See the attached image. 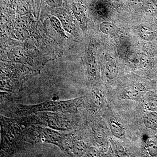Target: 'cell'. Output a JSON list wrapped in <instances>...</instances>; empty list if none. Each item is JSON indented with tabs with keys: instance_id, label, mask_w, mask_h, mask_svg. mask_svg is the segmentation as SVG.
Instances as JSON below:
<instances>
[{
	"instance_id": "6da1fadb",
	"label": "cell",
	"mask_w": 157,
	"mask_h": 157,
	"mask_svg": "<svg viewBox=\"0 0 157 157\" xmlns=\"http://www.w3.org/2000/svg\"><path fill=\"white\" fill-rule=\"evenodd\" d=\"M84 97L69 101H47L41 104L30 106L21 105V110L29 113L49 111L63 113H75L81 106Z\"/></svg>"
},
{
	"instance_id": "7a4b0ae2",
	"label": "cell",
	"mask_w": 157,
	"mask_h": 157,
	"mask_svg": "<svg viewBox=\"0 0 157 157\" xmlns=\"http://www.w3.org/2000/svg\"><path fill=\"white\" fill-rule=\"evenodd\" d=\"M34 131H35L34 136L37 140H40L46 143L53 144L58 146L62 150L64 148V137L58 132L51 129L41 127L37 128Z\"/></svg>"
},
{
	"instance_id": "3957f363",
	"label": "cell",
	"mask_w": 157,
	"mask_h": 157,
	"mask_svg": "<svg viewBox=\"0 0 157 157\" xmlns=\"http://www.w3.org/2000/svg\"><path fill=\"white\" fill-rule=\"evenodd\" d=\"M64 117L63 116L52 113H48L45 116L48 127L60 131L68 130L70 126L69 119Z\"/></svg>"
},
{
	"instance_id": "277c9868",
	"label": "cell",
	"mask_w": 157,
	"mask_h": 157,
	"mask_svg": "<svg viewBox=\"0 0 157 157\" xmlns=\"http://www.w3.org/2000/svg\"><path fill=\"white\" fill-rule=\"evenodd\" d=\"M71 151L77 156H81L86 153L88 148L86 144L82 141H75L69 146Z\"/></svg>"
},
{
	"instance_id": "5b68a950",
	"label": "cell",
	"mask_w": 157,
	"mask_h": 157,
	"mask_svg": "<svg viewBox=\"0 0 157 157\" xmlns=\"http://www.w3.org/2000/svg\"><path fill=\"white\" fill-rule=\"evenodd\" d=\"M109 125L113 135L116 137L121 138L125 134L124 128L117 121L111 120L109 122Z\"/></svg>"
},
{
	"instance_id": "8992f818",
	"label": "cell",
	"mask_w": 157,
	"mask_h": 157,
	"mask_svg": "<svg viewBox=\"0 0 157 157\" xmlns=\"http://www.w3.org/2000/svg\"><path fill=\"white\" fill-rule=\"evenodd\" d=\"M144 125L148 128H157V112L152 111L145 115L144 119Z\"/></svg>"
},
{
	"instance_id": "52a82bcc",
	"label": "cell",
	"mask_w": 157,
	"mask_h": 157,
	"mask_svg": "<svg viewBox=\"0 0 157 157\" xmlns=\"http://www.w3.org/2000/svg\"><path fill=\"white\" fill-rule=\"evenodd\" d=\"M118 69L114 62H109L107 63L106 66V74L109 78H115L117 75Z\"/></svg>"
},
{
	"instance_id": "ba28073f",
	"label": "cell",
	"mask_w": 157,
	"mask_h": 157,
	"mask_svg": "<svg viewBox=\"0 0 157 157\" xmlns=\"http://www.w3.org/2000/svg\"><path fill=\"white\" fill-rule=\"evenodd\" d=\"M140 92L135 88H128L124 91L123 97L124 99L128 100H135L138 98Z\"/></svg>"
},
{
	"instance_id": "9c48e42d",
	"label": "cell",
	"mask_w": 157,
	"mask_h": 157,
	"mask_svg": "<svg viewBox=\"0 0 157 157\" xmlns=\"http://www.w3.org/2000/svg\"><path fill=\"white\" fill-rule=\"evenodd\" d=\"M100 29L103 33L109 35L116 29L115 25L109 22H103L100 25Z\"/></svg>"
},
{
	"instance_id": "30bf717a",
	"label": "cell",
	"mask_w": 157,
	"mask_h": 157,
	"mask_svg": "<svg viewBox=\"0 0 157 157\" xmlns=\"http://www.w3.org/2000/svg\"><path fill=\"white\" fill-rule=\"evenodd\" d=\"M92 103L96 107L101 108L104 104L103 96L100 93L94 92L92 94L91 97Z\"/></svg>"
},
{
	"instance_id": "8fae6325",
	"label": "cell",
	"mask_w": 157,
	"mask_h": 157,
	"mask_svg": "<svg viewBox=\"0 0 157 157\" xmlns=\"http://www.w3.org/2000/svg\"><path fill=\"white\" fill-rule=\"evenodd\" d=\"M139 35L142 39L145 40H149L152 39L153 34L148 29L146 28L141 27L139 31Z\"/></svg>"
},
{
	"instance_id": "7c38bea8",
	"label": "cell",
	"mask_w": 157,
	"mask_h": 157,
	"mask_svg": "<svg viewBox=\"0 0 157 157\" xmlns=\"http://www.w3.org/2000/svg\"><path fill=\"white\" fill-rule=\"evenodd\" d=\"M147 148L149 154L151 156H155L157 155V146L153 141H149L147 144Z\"/></svg>"
},
{
	"instance_id": "4fadbf2b",
	"label": "cell",
	"mask_w": 157,
	"mask_h": 157,
	"mask_svg": "<svg viewBox=\"0 0 157 157\" xmlns=\"http://www.w3.org/2000/svg\"><path fill=\"white\" fill-rule=\"evenodd\" d=\"M86 153L87 157H100L101 155L98 149L94 147L88 148Z\"/></svg>"
},
{
	"instance_id": "5bb4252c",
	"label": "cell",
	"mask_w": 157,
	"mask_h": 157,
	"mask_svg": "<svg viewBox=\"0 0 157 157\" xmlns=\"http://www.w3.org/2000/svg\"><path fill=\"white\" fill-rule=\"evenodd\" d=\"M148 105L152 111H155L157 110V97H151L148 100Z\"/></svg>"
},
{
	"instance_id": "9a60e30c",
	"label": "cell",
	"mask_w": 157,
	"mask_h": 157,
	"mask_svg": "<svg viewBox=\"0 0 157 157\" xmlns=\"http://www.w3.org/2000/svg\"><path fill=\"white\" fill-rule=\"evenodd\" d=\"M48 6L52 7H59L61 6L63 0H45Z\"/></svg>"
},
{
	"instance_id": "2e32d148",
	"label": "cell",
	"mask_w": 157,
	"mask_h": 157,
	"mask_svg": "<svg viewBox=\"0 0 157 157\" xmlns=\"http://www.w3.org/2000/svg\"><path fill=\"white\" fill-rule=\"evenodd\" d=\"M52 22V23L53 26H54L55 28L58 31L59 33L61 34H63V31L62 29V28L61 27L60 24V23L59 22L58 20L56 19V17H52V19H51Z\"/></svg>"
}]
</instances>
